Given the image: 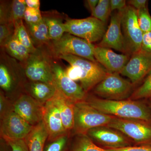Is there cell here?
Returning a JSON list of instances; mask_svg holds the SVG:
<instances>
[{
	"label": "cell",
	"instance_id": "obj_1",
	"mask_svg": "<svg viewBox=\"0 0 151 151\" xmlns=\"http://www.w3.org/2000/svg\"><path fill=\"white\" fill-rule=\"evenodd\" d=\"M85 101L98 111L116 118L151 123V109L139 100H111L87 96Z\"/></svg>",
	"mask_w": 151,
	"mask_h": 151
},
{
	"label": "cell",
	"instance_id": "obj_2",
	"mask_svg": "<svg viewBox=\"0 0 151 151\" xmlns=\"http://www.w3.org/2000/svg\"><path fill=\"white\" fill-rule=\"evenodd\" d=\"M95 45L85 40L65 33L59 39L51 40L46 46L51 56L57 58L60 55L70 54L97 62L94 57Z\"/></svg>",
	"mask_w": 151,
	"mask_h": 151
},
{
	"label": "cell",
	"instance_id": "obj_3",
	"mask_svg": "<svg viewBox=\"0 0 151 151\" xmlns=\"http://www.w3.org/2000/svg\"><path fill=\"white\" fill-rule=\"evenodd\" d=\"M74 113L73 129L77 135L86 134L96 127H107L115 117L98 111L85 101L74 103Z\"/></svg>",
	"mask_w": 151,
	"mask_h": 151
},
{
	"label": "cell",
	"instance_id": "obj_4",
	"mask_svg": "<svg viewBox=\"0 0 151 151\" xmlns=\"http://www.w3.org/2000/svg\"><path fill=\"white\" fill-rule=\"evenodd\" d=\"M53 58L46 46L37 47L23 65L25 76L32 81L54 84L52 70Z\"/></svg>",
	"mask_w": 151,
	"mask_h": 151
},
{
	"label": "cell",
	"instance_id": "obj_5",
	"mask_svg": "<svg viewBox=\"0 0 151 151\" xmlns=\"http://www.w3.org/2000/svg\"><path fill=\"white\" fill-rule=\"evenodd\" d=\"M134 84L124 79L120 73L108 72L94 88V94L101 99L111 100L129 99L134 92Z\"/></svg>",
	"mask_w": 151,
	"mask_h": 151
},
{
	"label": "cell",
	"instance_id": "obj_6",
	"mask_svg": "<svg viewBox=\"0 0 151 151\" xmlns=\"http://www.w3.org/2000/svg\"><path fill=\"white\" fill-rule=\"evenodd\" d=\"M57 59L63 60L70 65L77 66L81 70L80 82L81 86L87 93L103 80L108 71L98 62H94L70 54L60 55Z\"/></svg>",
	"mask_w": 151,
	"mask_h": 151
},
{
	"label": "cell",
	"instance_id": "obj_7",
	"mask_svg": "<svg viewBox=\"0 0 151 151\" xmlns=\"http://www.w3.org/2000/svg\"><path fill=\"white\" fill-rule=\"evenodd\" d=\"M106 25L92 17L81 19L67 18L64 23L65 33L92 43L101 40L106 31Z\"/></svg>",
	"mask_w": 151,
	"mask_h": 151
},
{
	"label": "cell",
	"instance_id": "obj_8",
	"mask_svg": "<svg viewBox=\"0 0 151 151\" xmlns=\"http://www.w3.org/2000/svg\"><path fill=\"white\" fill-rule=\"evenodd\" d=\"M122 29L125 53L131 56L142 50L143 33L138 24L137 10L127 5L123 12Z\"/></svg>",
	"mask_w": 151,
	"mask_h": 151
},
{
	"label": "cell",
	"instance_id": "obj_9",
	"mask_svg": "<svg viewBox=\"0 0 151 151\" xmlns=\"http://www.w3.org/2000/svg\"><path fill=\"white\" fill-rule=\"evenodd\" d=\"M107 127L120 131L137 145H151L150 122L115 117Z\"/></svg>",
	"mask_w": 151,
	"mask_h": 151
},
{
	"label": "cell",
	"instance_id": "obj_10",
	"mask_svg": "<svg viewBox=\"0 0 151 151\" xmlns=\"http://www.w3.org/2000/svg\"><path fill=\"white\" fill-rule=\"evenodd\" d=\"M52 61V70L54 84L57 89L65 97L74 103L85 101L87 93L81 86L70 79L60 64L54 60Z\"/></svg>",
	"mask_w": 151,
	"mask_h": 151
},
{
	"label": "cell",
	"instance_id": "obj_11",
	"mask_svg": "<svg viewBox=\"0 0 151 151\" xmlns=\"http://www.w3.org/2000/svg\"><path fill=\"white\" fill-rule=\"evenodd\" d=\"M86 135L93 142L104 147V149H117L132 146L133 142L118 130L106 126L93 128Z\"/></svg>",
	"mask_w": 151,
	"mask_h": 151
},
{
	"label": "cell",
	"instance_id": "obj_12",
	"mask_svg": "<svg viewBox=\"0 0 151 151\" xmlns=\"http://www.w3.org/2000/svg\"><path fill=\"white\" fill-rule=\"evenodd\" d=\"M1 119V135L5 140L25 139L34 127L13 109L8 111Z\"/></svg>",
	"mask_w": 151,
	"mask_h": 151
},
{
	"label": "cell",
	"instance_id": "obj_13",
	"mask_svg": "<svg viewBox=\"0 0 151 151\" xmlns=\"http://www.w3.org/2000/svg\"><path fill=\"white\" fill-rule=\"evenodd\" d=\"M151 72V53L141 50L132 55L120 74L129 78L134 86Z\"/></svg>",
	"mask_w": 151,
	"mask_h": 151
},
{
	"label": "cell",
	"instance_id": "obj_14",
	"mask_svg": "<svg viewBox=\"0 0 151 151\" xmlns=\"http://www.w3.org/2000/svg\"><path fill=\"white\" fill-rule=\"evenodd\" d=\"M124 10L115 11L111 13L110 24L103 38L97 45L113 49L125 53L124 38L122 29Z\"/></svg>",
	"mask_w": 151,
	"mask_h": 151
},
{
	"label": "cell",
	"instance_id": "obj_15",
	"mask_svg": "<svg viewBox=\"0 0 151 151\" xmlns=\"http://www.w3.org/2000/svg\"><path fill=\"white\" fill-rule=\"evenodd\" d=\"M20 63L2 49L0 58V86L6 92L13 89L18 73L24 72Z\"/></svg>",
	"mask_w": 151,
	"mask_h": 151
},
{
	"label": "cell",
	"instance_id": "obj_16",
	"mask_svg": "<svg viewBox=\"0 0 151 151\" xmlns=\"http://www.w3.org/2000/svg\"><path fill=\"white\" fill-rule=\"evenodd\" d=\"M43 105L30 95L22 94L14 104L13 110L29 124L35 126L42 121Z\"/></svg>",
	"mask_w": 151,
	"mask_h": 151
},
{
	"label": "cell",
	"instance_id": "obj_17",
	"mask_svg": "<svg viewBox=\"0 0 151 151\" xmlns=\"http://www.w3.org/2000/svg\"><path fill=\"white\" fill-rule=\"evenodd\" d=\"M42 121L48 134L47 139L50 142L67 135L59 110L51 99L43 105Z\"/></svg>",
	"mask_w": 151,
	"mask_h": 151
},
{
	"label": "cell",
	"instance_id": "obj_18",
	"mask_svg": "<svg viewBox=\"0 0 151 151\" xmlns=\"http://www.w3.org/2000/svg\"><path fill=\"white\" fill-rule=\"evenodd\" d=\"M94 57L98 63L108 72L121 73L129 60V55L117 54L111 49L95 45Z\"/></svg>",
	"mask_w": 151,
	"mask_h": 151
},
{
	"label": "cell",
	"instance_id": "obj_19",
	"mask_svg": "<svg viewBox=\"0 0 151 151\" xmlns=\"http://www.w3.org/2000/svg\"><path fill=\"white\" fill-rule=\"evenodd\" d=\"M59 110L63 126L67 132L74 127V103L65 97L59 90L51 99Z\"/></svg>",
	"mask_w": 151,
	"mask_h": 151
},
{
	"label": "cell",
	"instance_id": "obj_20",
	"mask_svg": "<svg viewBox=\"0 0 151 151\" xmlns=\"http://www.w3.org/2000/svg\"><path fill=\"white\" fill-rule=\"evenodd\" d=\"M29 95L42 105L54 97L57 91L54 84L40 81H32L25 85Z\"/></svg>",
	"mask_w": 151,
	"mask_h": 151
},
{
	"label": "cell",
	"instance_id": "obj_21",
	"mask_svg": "<svg viewBox=\"0 0 151 151\" xmlns=\"http://www.w3.org/2000/svg\"><path fill=\"white\" fill-rule=\"evenodd\" d=\"M42 18L48 29L51 40H56L62 37L65 33V22L63 16L56 11L42 13Z\"/></svg>",
	"mask_w": 151,
	"mask_h": 151
},
{
	"label": "cell",
	"instance_id": "obj_22",
	"mask_svg": "<svg viewBox=\"0 0 151 151\" xmlns=\"http://www.w3.org/2000/svg\"><path fill=\"white\" fill-rule=\"evenodd\" d=\"M25 25L36 48L47 46L50 43L48 29L43 19L37 23H25Z\"/></svg>",
	"mask_w": 151,
	"mask_h": 151
},
{
	"label": "cell",
	"instance_id": "obj_23",
	"mask_svg": "<svg viewBox=\"0 0 151 151\" xmlns=\"http://www.w3.org/2000/svg\"><path fill=\"white\" fill-rule=\"evenodd\" d=\"M48 134L42 121L34 126L32 131L25 139L29 151H43Z\"/></svg>",
	"mask_w": 151,
	"mask_h": 151
},
{
	"label": "cell",
	"instance_id": "obj_24",
	"mask_svg": "<svg viewBox=\"0 0 151 151\" xmlns=\"http://www.w3.org/2000/svg\"><path fill=\"white\" fill-rule=\"evenodd\" d=\"M1 49L4 50L11 57L20 63L22 65L31 54L28 49L17 39L14 35Z\"/></svg>",
	"mask_w": 151,
	"mask_h": 151
},
{
	"label": "cell",
	"instance_id": "obj_25",
	"mask_svg": "<svg viewBox=\"0 0 151 151\" xmlns=\"http://www.w3.org/2000/svg\"><path fill=\"white\" fill-rule=\"evenodd\" d=\"M14 24V36L23 45L28 49L31 53L34 52L37 50V48L34 45L23 20L18 21Z\"/></svg>",
	"mask_w": 151,
	"mask_h": 151
},
{
	"label": "cell",
	"instance_id": "obj_26",
	"mask_svg": "<svg viewBox=\"0 0 151 151\" xmlns=\"http://www.w3.org/2000/svg\"><path fill=\"white\" fill-rule=\"evenodd\" d=\"M71 151H106L97 146L86 134H78L72 144Z\"/></svg>",
	"mask_w": 151,
	"mask_h": 151
},
{
	"label": "cell",
	"instance_id": "obj_27",
	"mask_svg": "<svg viewBox=\"0 0 151 151\" xmlns=\"http://www.w3.org/2000/svg\"><path fill=\"white\" fill-rule=\"evenodd\" d=\"M151 98V72L136 89H134L129 99L138 100Z\"/></svg>",
	"mask_w": 151,
	"mask_h": 151
},
{
	"label": "cell",
	"instance_id": "obj_28",
	"mask_svg": "<svg viewBox=\"0 0 151 151\" xmlns=\"http://www.w3.org/2000/svg\"><path fill=\"white\" fill-rule=\"evenodd\" d=\"M111 13L110 0H99L91 14L92 17L106 24Z\"/></svg>",
	"mask_w": 151,
	"mask_h": 151
},
{
	"label": "cell",
	"instance_id": "obj_29",
	"mask_svg": "<svg viewBox=\"0 0 151 151\" xmlns=\"http://www.w3.org/2000/svg\"><path fill=\"white\" fill-rule=\"evenodd\" d=\"M24 0H14L11 2V20L12 23L24 19L27 8Z\"/></svg>",
	"mask_w": 151,
	"mask_h": 151
},
{
	"label": "cell",
	"instance_id": "obj_30",
	"mask_svg": "<svg viewBox=\"0 0 151 151\" xmlns=\"http://www.w3.org/2000/svg\"><path fill=\"white\" fill-rule=\"evenodd\" d=\"M139 26L143 33L151 32V16L147 7L137 11Z\"/></svg>",
	"mask_w": 151,
	"mask_h": 151
},
{
	"label": "cell",
	"instance_id": "obj_31",
	"mask_svg": "<svg viewBox=\"0 0 151 151\" xmlns=\"http://www.w3.org/2000/svg\"><path fill=\"white\" fill-rule=\"evenodd\" d=\"M14 24L13 23L0 25V45L1 48L4 47L6 42L14 35Z\"/></svg>",
	"mask_w": 151,
	"mask_h": 151
},
{
	"label": "cell",
	"instance_id": "obj_32",
	"mask_svg": "<svg viewBox=\"0 0 151 151\" xmlns=\"http://www.w3.org/2000/svg\"><path fill=\"white\" fill-rule=\"evenodd\" d=\"M24 19L27 23L35 24L41 21L43 18L40 9L31 8L27 7Z\"/></svg>",
	"mask_w": 151,
	"mask_h": 151
},
{
	"label": "cell",
	"instance_id": "obj_33",
	"mask_svg": "<svg viewBox=\"0 0 151 151\" xmlns=\"http://www.w3.org/2000/svg\"><path fill=\"white\" fill-rule=\"evenodd\" d=\"M10 6L11 2L1 1L0 25L12 23L11 20Z\"/></svg>",
	"mask_w": 151,
	"mask_h": 151
},
{
	"label": "cell",
	"instance_id": "obj_34",
	"mask_svg": "<svg viewBox=\"0 0 151 151\" xmlns=\"http://www.w3.org/2000/svg\"><path fill=\"white\" fill-rule=\"evenodd\" d=\"M67 135L52 141L46 146L43 151H63L67 142Z\"/></svg>",
	"mask_w": 151,
	"mask_h": 151
},
{
	"label": "cell",
	"instance_id": "obj_35",
	"mask_svg": "<svg viewBox=\"0 0 151 151\" xmlns=\"http://www.w3.org/2000/svg\"><path fill=\"white\" fill-rule=\"evenodd\" d=\"M5 141L10 147L12 151H29L25 139H6Z\"/></svg>",
	"mask_w": 151,
	"mask_h": 151
},
{
	"label": "cell",
	"instance_id": "obj_36",
	"mask_svg": "<svg viewBox=\"0 0 151 151\" xmlns=\"http://www.w3.org/2000/svg\"><path fill=\"white\" fill-rule=\"evenodd\" d=\"M65 71L68 76L73 81H80L81 70L78 66L70 65L65 69Z\"/></svg>",
	"mask_w": 151,
	"mask_h": 151
},
{
	"label": "cell",
	"instance_id": "obj_37",
	"mask_svg": "<svg viewBox=\"0 0 151 151\" xmlns=\"http://www.w3.org/2000/svg\"><path fill=\"white\" fill-rule=\"evenodd\" d=\"M105 150L106 151H151V145L132 146L121 148L105 149Z\"/></svg>",
	"mask_w": 151,
	"mask_h": 151
},
{
	"label": "cell",
	"instance_id": "obj_38",
	"mask_svg": "<svg viewBox=\"0 0 151 151\" xmlns=\"http://www.w3.org/2000/svg\"><path fill=\"white\" fill-rule=\"evenodd\" d=\"M142 50L151 53V32L143 33Z\"/></svg>",
	"mask_w": 151,
	"mask_h": 151
},
{
	"label": "cell",
	"instance_id": "obj_39",
	"mask_svg": "<svg viewBox=\"0 0 151 151\" xmlns=\"http://www.w3.org/2000/svg\"><path fill=\"white\" fill-rule=\"evenodd\" d=\"M111 12L122 11L127 6V1L125 0H110Z\"/></svg>",
	"mask_w": 151,
	"mask_h": 151
},
{
	"label": "cell",
	"instance_id": "obj_40",
	"mask_svg": "<svg viewBox=\"0 0 151 151\" xmlns=\"http://www.w3.org/2000/svg\"><path fill=\"white\" fill-rule=\"evenodd\" d=\"M128 1V5L131 6L137 11L148 7V1L147 0H130Z\"/></svg>",
	"mask_w": 151,
	"mask_h": 151
},
{
	"label": "cell",
	"instance_id": "obj_41",
	"mask_svg": "<svg viewBox=\"0 0 151 151\" xmlns=\"http://www.w3.org/2000/svg\"><path fill=\"white\" fill-rule=\"evenodd\" d=\"M6 100L5 97L4 96V94L2 92H1L0 95V113H1V119L4 117L5 114L7 113L6 111Z\"/></svg>",
	"mask_w": 151,
	"mask_h": 151
},
{
	"label": "cell",
	"instance_id": "obj_42",
	"mask_svg": "<svg viewBox=\"0 0 151 151\" xmlns=\"http://www.w3.org/2000/svg\"><path fill=\"white\" fill-rule=\"evenodd\" d=\"M25 2L28 7L40 9V1L39 0H25Z\"/></svg>",
	"mask_w": 151,
	"mask_h": 151
},
{
	"label": "cell",
	"instance_id": "obj_43",
	"mask_svg": "<svg viewBox=\"0 0 151 151\" xmlns=\"http://www.w3.org/2000/svg\"><path fill=\"white\" fill-rule=\"evenodd\" d=\"M99 0H88L86 1V5L92 13L97 6Z\"/></svg>",
	"mask_w": 151,
	"mask_h": 151
},
{
	"label": "cell",
	"instance_id": "obj_44",
	"mask_svg": "<svg viewBox=\"0 0 151 151\" xmlns=\"http://www.w3.org/2000/svg\"><path fill=\"white\" fill-rule=\"evenodd\" d=\"M149 107H150V109L151 110V98L149 99Z\"/></svg>",
	"mask_w": 151,
	"mask_h": 151
},
{
	"label": "cell",
	"instance_id": "obj_45",
	"mask_svg": "<svg viewBox=\"0 0 151 151\" xmlns=\"http://www.w3.org/2000/svg\"><path fill=\"white\" fill-rule=\"evenodd\" d=\"M1 151H5L3 150H1Z\"/></svg>",
	"mask_w": 151,
	"mask_h": 151
}]
</instances>
